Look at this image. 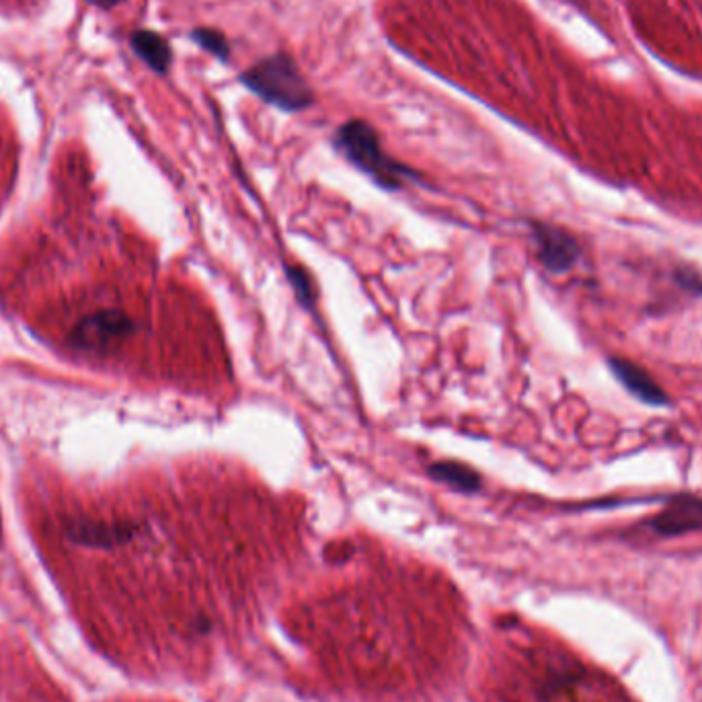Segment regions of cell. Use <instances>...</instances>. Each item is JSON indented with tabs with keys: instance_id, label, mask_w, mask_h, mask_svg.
<instances>
[{
	"instance_id": "obj_9",
	"label": "cell",
	"mask_w": 702,
	"mask_h": 702,
	"mask_svg": "<svg viewBox=\"0 0 702 702\" xmlns=\"http://www.w3.org/2000/svg\"><path fill=\"white\" fill-rule=\"evenodd\" d=\"M191 37H193V42H198V46L210 52L212 56H216L219 60L226 63L231 58V46L222 33L214 32V30H196Z\"/></svg>"
},
{
	"instance_id": "obj_4",
	"label": "cell",
	"mask_w": 702,
	"mask_h": 702,
	"mask_svg": "<svg viewBox=\"0 0 702 702\" xmlns=\"http://www.w3.org/2000/svg\"><path fill=\"white\" fill-rule=\"evenodd\" d=\"M610 370L619 378V382L628 390L633 397H637L643 403L649 405H668V394L659 389L656 380L647 375L637 364L623 358H610Z\"/></svg>"
},
{
	"instance_id": "obj_8",
	"label": "cell",
	"mask_w": 702,
	"mask_h": 702,
	"mask_svg": "<svg viewBox=\"0 0 702 702\" xmlns=\"http://www.w3.org/2000/svg\"><path fill=\"white\" fill-rule=\"evenodd\" d=\"M286 278L290 281L292 290L297 292L298 300L304 309H314L316 304V288L311 274L302 266H286Z\"/></svg>"
},
{
	"instance_id": "obj_2",
	"label": "cell",
	"mask_w": 702,
	"mask_h": 702,
	"mask_svg": "<svg viewBox=\"0 0 702 702\" xmlns=\"http://www.w3.org/2000/svg\"><path fill=\"white\" fill-rule=\"evenodd\" d=\"M243 85L281 111H302L314 103L312 89L294 60L283 54L269 56L241 77Z\"/></svg>"
},
{
	"instance_id": "obj_10",
	"label": "cell",
	"mask_w": 702,
	"mask_h": 702,
	"mask_svg": "<svg viewBox=\"0 0 702 702\" xmlns=\"http://www.w3.org/2000/svg\"><path fill=\"white\" fill-rule=\"evenodd\" d=\"M94 4H99V7H115V4H120L122 0H91Z\"/></svg>"
},
{
	"instance_id": "obj_5",
	"label": "cell",
	"mask_w": 702,
	"mask_h": 702,
	"mask_svg": "<svg viewBox=\"0 0 702 702\" xmlns=\"http://www.w3.org/2000/svg\"><path fill=\"white\" fill-rule=\"evenodd\" d=\"M702 526V500L692 495H678L668 501V508L654 520V528L664 536H676Z\"/></svg>"
},
{
	"instance_id": "obj_1",
	"label": "cell",
	"mask_w": 702,
	"mask_h": 702,
	"mask_svg": "<svg viewBox=\"0 0 702 702\" xmlns=\"http://www.w3.org/2000/svg\"><path fill=\"white\" fill-rule=\"evenodd\" d=\"M335 146L359 171L372 177L380 188L401 189L409 179H417V172L390 158L375 127L361 120H352L335 134Z\"/></svg>"
},
{
	"instance_id": "obj_3",
	"label": "cell",
	"mask_w": 702,
	"mask_h": 702,
	"mask_svg": "<svg viewBox=\"0 0 702 702\" xmlns=\"http://www.w3.org/2000/svg\"><path fill=\"white\" fill-rule=\"evenodd\" d=\"M532 238L536 245V257L548 271L562 274L578 264L579 255H581L579 243L559 226L534 222Z\"/></svg>"
},
{
	"instance_id": "obj_7",
	"label": "cell",
	"mask_w": 702,
	"mask_h": 702,
	"mask_svg": "<svg viewBox=\"0 0 702 702\" xmlns=\"http://www.w3.org/2000/svg\"><path fill=\"white\" fill-rule=\"evenodd\" d=\"M132 47L156 73H165L171 64V47L155 32H136L132 35Z\"/></svg>"
},
{
	"instance_id": "obj_6",
	"label": "cell",
	"mask_w": 702,
	"mask_h": 702,
	"mask_svg": "<svg viewBox=\"0 0 702 702\" xmlns=\"http://www.w3.org/2000/svg\"><path fill=\"white\" fill-rule=\"evenodd\" d=\"M427 472L437 483L448 484L460 493H477L483 487L481 475L475 468L456 460H437L427 467Z\"/></svg>"
}]
</instances>
